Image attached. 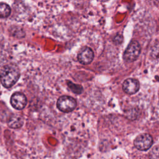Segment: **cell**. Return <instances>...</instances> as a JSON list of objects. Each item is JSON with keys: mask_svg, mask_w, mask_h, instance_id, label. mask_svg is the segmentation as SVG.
Returning a JSON list of instances; mask_svg holds the SVG:
<instances>
[{"mask_svg": "<svg viewBox=\"0 0 159 159\" xmlns=\"http://www.w3.org/2000/svg\"><path fill=\"white\" fill-rule=\"evenodd\" d=\"M20 73L17 68L12 65H6L0 71V80L6 88H11L19 80Z\"/></svg>", "mask_w": 159, "mask_h": 159, "instance_id": "1", "label": "cell"}, {"mask_svg": "<svg viewBox=\"0 0 159 159\" xmlns=\"http://www.w3.org/2000/svg\"><path fill=\"white\" fill-rule=\"evenodd\" d=\"M140 51L141 47L139 43L136 40H132L124 52L123 58L126 62H133L138 58Z\"/></svg>", "mask_w": 159, "mask_h": 159, "instance_id": "2", "label": "cell"}, {"mask_svg": "<svg viewBox=\"0 0 159 159\" xmlns=\"http://www.w3.org/2000/svg\"><path fill=\"white\" fill-rule=\"evenodd\" d=\"M57 106L61 112H70L76 108V101L71 96H61L58 99Z\"/></svg>", "mask_w": 159, "mask_h": 159, "instance_id": "3", "label": "cell"}, {"mask_svg": "<svg viewBox=\"0 0 159 159\" xmlns=\"http://www.w3.org/2000/svg\"><path fill=\"white\" fill-rule=\"evenodd\" d=\"M134 144L139 150H147L153 144L152 137L148 134H140L134 140Z\"/></svg>", "mask_w": 159, "mask_h": 159, "instance_id": "4", "label": "cell"}, {"mask_svg": "<svg viewBox=\"0 0 159 159\" xmlns=\"http://www.w3.org/2000/svg\"><path fill=\"white\" fill-rule=\"evenodd\" d=\"M27 102L25 96L19 92L14 93L11 98V104L16 109L21 110L25 107Z\"/></svg>", "mask_w": 159, "mask_h": 159, "instance_id": "5", "label": "cell"}, {"mask_svg": "<svg viewBox=\"0 0 159 159\" xmlns=\"http://www.w3.org/2000/svg\"><path fill=\"white\" fill-rule=\"evenodd\" d=\"M140 88V84L137 80L134 78H128L122 84L123 91L128 94L136 93Z\"/></svg>", "mask_w": 159, "mask_h": 159, "instance_id": "6", "label": "cell"}, {"mask_svg": "<svg viewBox=\"0 0 159 159\" xmlns=\"http://www.w3.org/2000/svg\"><path fill=\"white\" fill-rule=\"evenodd\" d=\"M94 58V53L91 48L89 47L83 48L78 55V61L83 65L90 63Z\"/></svg>", "mask_w": 159, "mask_h": 159, "instance_id": "7", "label": "cell"}, {"mask_svg": "<svg viewBox=\"0 0 159 159\" xmlns=\"http://www.w3.org/2000/svg\"><path fill=\"white\" fill-rule=\"evenodd\" d=\"M23 119L17 115H12L8 120L7 124L9 127L13 129H17L23 125Z\"/></svg>", "mask_w": 159, "mask_h": 159, "instance_id": "8", "label": "cell"}, {"mask_svg": "<svg viewBox=\"0 0 159 159\" xmlns=\"http://www.w3.org/2000/svg\"><path fill=\"white\" fill-rule=\"evenodd\" d=\"M11 13V8L6 3L0 2V17H7Z\"/></svg>", "mask_w": 159, "mask_h": 159, "instance_id": "9", "label": "cell"}, {"mask_svg": "<svg viewBox=\"0 0 159 159\" xmlns=\"http://www.w3.org/2000/svg\"><path fill=\"white\" fill-rule=\"evenodd\" d=\"M67 84H68V86L70 88V89L72 91V92H73L75 94H80L83 91V88L82 86H81L80 84H74L71 81H68Z\"/></svg>", "mask_w": 159, "mask_h": 159, "instance_id": "10", "label": "cell"}, {"mask_svg": "<svg viewBox=\"0 0 159 159\" xmlns=\"http://www.w3.org/2000/svg\"><path fill=\"white\" fill-rule=\"evenodd\" d=\"M150 159H158V147L155 146L149 153Z\"/></svg>", "mask_w": 159, "mask_h": 159, "instance_id": "11", "label": "cell"}]
</instances>
